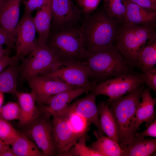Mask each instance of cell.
<instances>
[{
  "instance_id": "cell-9",
  "label": "cell",
  "mask_w": 156,
  "mask_h": 156,
  "mask_svg": "<svg viewBox=\"0 0 156 156\" xmlns=\"http://www.w3.org/2000/svg\"><path fill=\"white\" fill-rule=\"evenodd\" d=\"M69 85L92 91L96 85L88 79L86 68L81 62L70 64L48 73L40 75Z\"/></svg>"
},
{
  "instance_id": "cell-6",
  "label": "cell",
  "mask_w": 156,
  "mask_h": 156,
  "mask_svg": "<svg viewBox=\"0 0 156 156\" xmlns=\"http://www.w3.org/2000/svg\"><path fill=\"white\" fill-rule=\"evenodd\" d=\"M40 112L29 124L23 127L26 135L34 141L44 156H57L54 126L50 114L38 107Z\"/></svg>"
},
{
  "instance_id": "cell-38",
  "label": "cell",
  "mask_w": 156,
  "mask_h": 156,
  "mask_svg": "<svg viewBox=\"0 0 156 156\" xmlns=\"http://www.w3.org/2000/svg\"><path fill=\"white\" fill-rule=\"evenodd\" d=\"M147 10L156 11V3L152 0H127Z\"/></svg>"
},
{
  "instance_id": "cell-39",
  "label": "cell",
  "mask_w": 156,
  "mask_h": 156,
  "mask_svg": "<svg viewBox=\"0 0 156 156\" xmlns=\"http://www.w3.org/2000/svg\"><path fill=\"white\" fill-rule=\"evenodd\" d=\"M11 149L9 146L4 143L3 141L0 138V153Z\"/></svg>"
},
{
  "instance_id": "cell-23",
  "label": "cell",
  "mask_w": 156,
  "mask_h": 156,
  "mask_svg": "<svg viewBox=\"0 0 156 156\" xmlns=\"http://www.w3.org/2000/svg\"><path fill=\"white\" fill-rule=\"evenodd\" d=\"M18 60L9 65L0 73V92L15 95L21 66Z\"/></svg>"
},
{
  "instance_id": "cell-21",
  "label": "cell",
  "mask_w": 156,
  "mask_h": 156,
  "mask_svg": "<svg viewBox=\"0 0 156 156\" xmlns=\"http://www.w3.org/2000/svg\"><path fill=\"white\" fill-rule=\"evenodd\" d=\"M120 146L124 151V156H150L155 152L156 139H141L134 137L129 144Z\"/></svg>"
},
{
  "instance_id": "cell-32",
  "label": "cell",
  "mask_w": 156,
  "mask_h": 156,
  "mask_svg": "<svg viewBox=\"0 0 156 156\" xmlns=\"http://www.w3.org/2000/svg\"><path fill=\"white\" fill-rule=\"evenodd\" d=\"M141 75L143 83L156 92V68L154 67L142 72Z\"/></svg>"
},
{
  "instance_id": "cell-4",
  "label": "cell",
  "mask_w": 156,
  "mask_h": 156,
  "mask_svg": "<svg viewBox=\"0 0 156 156\" xmlns=\"http://www.w3.org/2000/svg\"><path fill=\"white\" fill-rule=\"evenodd\" d=\"M46 45L65 65L80 62L85 51L80 25L50 34Z\"/></svg>"
},
{
  "instance_id": "cell-33",
  "label": "cell",
  "mask_w": 156,
  "mask_h": 156,
  "mask_svg": "<svg viewBox=\"0 0 156 156\" xmlns=\"http://www.w3.org/2000/svg\"><path fill=\"white\" fill-rule=\"evenodd\" d=\"M103 0H76L83 14H89L94 12L101 2Z\"/></svg>"
},
{
  "instance_id": "cell-45",
  "label": "cell",
  "mask_w": 156,
  "mask_h": 156,
  "mask_svg": "<svg viewBox=\"0 0 156 156\" xmlns=\"http://www.w3.org/2000/svg\"><path fill=\"white\" fill-rule=\"evenodd\" d=\"M76 1V0H75Z\"/></svg>"
},
{
  "instance_id": "cell-28",
  "label": "cell",
  "mask_w": 156,
  "mask_h": 156,
  "mask_svg": "<svg viewBox=\"0 0 156 156\" xmlns=\"http://www.w3.org/2000/svg\"><path fill=\"white\" fill-rule=\"evenodd\" d=\"M68 121L72 131L75 133L82 136L86 135L89 126L91 123L83 116L73 113L67 117Z\"/></svg>"
},
{
  "instance_id": "cell-17",
  "label": "cell",
  "mask_w": 156,
  "mask_h": 156,
  "mask_svg": "<svg viewBox=\"0 0 156 156\" xmlns=\"http://www.w3.org/2000/svg\"><path fill=\"white\" fill-rule=\"evenodd\" d=\"M142 101L137 109L135 117V126L138 131L140 125L145 122L147 127L155 119V107L156 98H153L150 92V89H144L142 94Z\"/></svg>"
},
{
  "instance_id": "cell-27",
  "label": "cell",
  "mask_w": 156,
  "mask_h": 156,
  "mask_svg": "<svg viewBox=\"0 0 156 156\" xmlns=\"http://www.w3.org/2000/svg\"><path fill=\"white\" fill-rule=\"evenodd\" d=\"M103 8L110 16L124 23L127 0H103Z\"/></svg>"
},
{
  "instance_id": "cell-37",
  "label": "cell",
  "mask_w": 156,
  "mask_h": 156,
  "mask_svg": "<svg viewBox=\"0 0 156 156\" xmlns=\"http://www.w3.org/2000/svg\"><path fill=\"white\" fill-rule=\"evenodd\" d=\"M16 55L10 57L4 55L0 57V73L11 64L20 60Z\"/></svg>"
},
{
  "instance_id": "cell-19",
  "label": "cell",
  "mask_w": 156,
  "mask_h": 156,
  "mask_svg": "<svg viewBox=\"0 0 156 156\" xmlns=\"http://www.w3.org/2000/svg\"><path fill=\"white\" fill-rule=\"evenodd\" d=\"M86 92L81 88H76L59 93L50 98L44 105L39 107L50 114L56 113L61 111L77 97Z\"/></svg>"
},
{
  "instance_id": "cell-1",
  "label": "cell",
  "mask_w": 156,
  "mask_h": 156,
  "mask_svg": "<svg viewBox=\"0 0 156 156\" xmlns=\"http://www.w3.org/2000/svg\"><path fill=\"white\" fill-rule=\"evenodd\" d=\"M124 23L109 16L103 8L83 14L80 25L85 51H101L114 44Z\"/></svg>"
},
{
  "instance_id": "cell-16",
  "label": "cell",
  "mask_w": 156,
  "mask_h": 156,
  "mask_svg": "<svg viewBox=\"0 0 156 156\" xmlns=\"http://www.w3.org/2000/svg\"><path fill=\"white\" fill-rule=\"evenodd\" d=\"M21 0H4L0 6V26L14 33L19 21Z\"/></svg>"
},
{
  "instance_id": "cell-25",
  "label": "cell",
  "mask_w": 156,
  "mask_h": 156,
  "mask_svg": "<svg viewBox=\"0 0 156 156\" xmlns=\"http://www.w3.org/2000/svg\"><path fill=\"white\" fill-rule=\"evenodd\" d=\"M156 64V38L150 39L141 50L136 60V66L142 73L151 68Z\"/></svg>"
},
{
  "instance_id": "cell-13",
  "label": "cell",
  "mask_w": 156,
  "mask_h": 156,
  "mask_svg": "<svg viewBox=\"0 0 156 156\" xmlns=\"http://www.w3.org/2000/svg\"><path fill=\"white\" fill-rule=\"evenodd\" d=\"M27 80L38 107L44 105L50 98L59 93L77 88L40 75L31 77Z\"/></svg>"
},
{
  "instance_id": "cell-30",
  "label": "cell",
  "mask_w": 156,
  "mask_h": 156,
  "mask_svg": "<svg viewBox=\"0 0 156 156\" xmlns=\"http://www.w3.org/2000/svg\"><path fill=\"white\" fill-rule=\"evenodd\" d=\"M86 136L80 137L70 150L69 156H101L97 152L86 146Z\"/></svg>"
},
{
  "instance_id": "cell-29",
  "label": "cell",
  "mask_w": 156,
  "mask_h": 156,
  "mask_svg": "<svg viewBox=\"0 0 156 156\" xmlns=\"http://www.w3.org/2000/svg\"><path fill=\"white\" fill-rule=\"evenodd\" d=\"M21 133L8 121L0 118V138L5 144L10 145Z\"/></svg>"
},
{
  "instance_id": "cell-11",
  "label": "cell",
  "mask_w": 156,
  "mask_h": 156,
  "mask_svg": "<svg viewBox=\"0 0 156 156\" xmlns=\"http://www.w3.org/2000/svg\"><path fill=\"white\" fill-rule=\"evenodd\" d=\"M97 96L93 92L85 96L77 99L61 111L56 113H51L58 116L67 117L70 114L76 113L86 118L97 128L94 132L96 137L104 135L100 124L99 111L96 103Z\"/></svg>"
},
{
  "instance_id": "cell-34",
  "label": "cell",
  "mask_w": 156,
  "mask_h": 156,
  "mask_svg": "<svg viewBox=\"0 0 156 156\" xmlns=\"http://www.w3.org/2000/svg\"><path fill=\"white\" fill-rule=\"evenodd\" d=\"M15 34L9 32L0 26V45H5L10 49L15 48Z\"/></svg>"
},
{
  "instance_id": "cell-26",
  "label": "cell",
  "mask_w": 156,
  "mask_h": 156,
  "mask_svg": "<svg viewBox=\"0 0 156 156\" xmlns=\"http://www.w3.org/2000/svg\"><path fill=\"white\" fill-rule=\"evenodd\" d=\"M10 145L16 156H44L34 142L21 133Z\"/></svg>"
},
{
  "instance_id": "cell-22",
  "label": "cell",
  "mask_w": 156,
  "mask_h": 156,
  "mask_svg": "<svg viewBox=\"0 0 156 156\" xmlns=\"http://www.w3.org/2000/svg\"><path fill=\"white\" fill-rule=\"evenodd\" d=\"M102 129L107 137L118 143L117 126L112 111L106 102L101 101L97 106Z\"/></svg>"
},
{
  "instance_id": "cell-5",
  "label": "cell",
  "mask_w": 156,
  "mask_h": 156,
  "mask_svg": "<svg viewBox=\"0 0 156 156\" xmlns=\"http://www.w3.org/2000/svg\"><path fill=\"white\" fill-rule=\"evenodd\" d=\"M156 26L124 23L114 43L131 66H136L138 55L150 39L156 38Z\"/></svg>"
},
{
  "instance_id": "cell-15",
  "label": "cell",
  "mask_w": 156,
  "mask_h": 156,
  "mask_svg": "<svg viewBox=\"0 0 156 156\" xmlns=\"http://www.w3.org/2000/svg\"><path fill=\"white\" fill-rule=\"evenodd\" d=\"M124 23L145 26H156V11L144 8L127 0Z\"/></svg>"
},
{
  "instance_id": "cell-31",
  "label": "cell",
  "mask_w": 156,
  "mask_h": 156,
  "mask_svg": "<svg viewBox=\"0 0 156 156\" xmlns=\"http://www.w3.org/2000/svg\"><path fill=\"white\" fill-rule=\"evenodd\" d=\"M21 115L20 106L16 103L9 102L0 108V118L7 121L19 120Z\"/></svg>"
},
{
  "instance_id": "cell-35",
  "label": "cell",
  "mask_w": 156,
  "mask_h": 156,
  "mask_svg": "<svg viewBox=\"0 0 156 156\" xmlns=\"http://www.w3.org/2000/svg\"><path fill=\"white\" fill-rule=\"evenodd\" d=\"M50 0H23L25 11L31 13L34 10L39 9Z\"/></svg>"
},
{
  "instance_id": "cell-18",
  "label": "cell",
  "mask_w": 156,
  "mask_h": 156,
  "mask_svg": "<svg viewBox=\"0 0 156 156\" xmlns=\"http://www.w3.org/2000/svg\"><path fill=\"white\" fill-rule=\"evenodd\" d=\"M39 9L33 20L38 34V46H44L47 45L51 33L52 16L50 0Z\"/></svg>"
},
{
  "instance_id": "cell-12",
  "label": "cell",
  "mask_w": 156,
  "mask_h": 156,
  "mask_svg": "<svg viewBox=\"0 0 156 156\" xmlns=\"http://www.w3.org/2000/svg\"><path fill=\"white\" fill-rule=\"evenodd\" d=\"M36 31L31 13L25 11L15 30V55L22 59L38 47Z\"/></svg>"
},
{
  "instance_id": "cell-8",
  "label": "cell",
  "mask_w": 156,
  "mask_h": 156,
  "mask_svg": "<svg viewBox=\"0 0 156 156\" xmlns=\"http://www.w3.org/2000/svg\"><path fill=\"white\" fill-rule=\"evenodd\" d=\"M143 83L140 74L129 73L118 75L98 83L92 91L114 100L133 91Z\"/></svg>"
},
{
  "instance_id": "cell-7",
  "label": "cell",
  "mask_w": 156,
  "mask_h": 156,
  "mask_svg": "<svg viewBox=\"0 0 156 156\" xmlns=\"http://www.w3.org/2000/svg\"><path fill=\"white\" fill-rule=\"evenodd\" d=\"M23 59L21 65V78L31 77L49 73L64 66L53 51L47 45L39 46Z\"/></svg>"
},
{
  "instance_id": "cell-42",
  "label": "cell",
  "mask_w": 156,
  "mask_h": 156,
  "mask_svg": "<svg viewBox=\"0 0 156 156\" xmlns=\"http://www.w3.org/2000/svg\"><path fill=\"white\" fill-rule=\"evenodd\" d=\"M4 100L3 93L0 92V108L1 107Z\"/></svg>"
},
{
  "instance_id": "cell-44",
  "label": "cell",
  "mask_w": 156,
  "mask_h": 156,
  "mask_svg": "<svg viewBox=\"0 0 156 156\" xmlns=\"http://www.w3.org/2000/svg\"><path fill=\"white\" fill-rule=\"evenodd\" d=\"M154 2L156 3V0H152Z\"/></svg>"
},
{
  "instance_id": "cell-36",
  "label": "cell",
  "mask_w": 156,
  "mask_h": 156,
  "mask_svg": "<svg viewBox=\"0 0 156 156\" xmlns=\"http://www.w3.org/2000/svg\"><path fill=\"white\" fill-rule=\"evenodd\" d=\"M156 137V118H155L153 122L144 131L141 133L136 132L134 137L140 139H144L145 136Z\"/></svg>"
},
{
  "instance_id": "cell-43",
  "label": "cell",
  "mask_w": 156,
  "mask_h": 156,
  "mask_svg": "<svg viewBox=\"0 0 156 156\" xmlns=\"http://www.w3.org/2000/svg\"><path fill=\"white\" fill-rule=\"evenodd\" d=\"M4 0H0V6Z\"/></svg>"
},
{
  "instance_id": "cell-24",
  "label": "cell",
  "mask_w": 156,
  "mask_h": 156,
  "mask_svg": "<svg viewBox=\"0 0 156 156\" xmlns=\"http://www.w3.org/2000/svg\"><path fill=\"white\" fill-rule=\"evenodd\" d=\"M96 137L97 140L89 147L101 156H124V151L118 143L104 135Z\"/></svg>"
},
{
  "instance_id": "cell-41",
  "label": "cell",
  "mask_w": 156,
  "mask_h": 156,
  "mask_svg": "<svg viewBox=\"0 0 156 156\" xmlns=\"http://www.w3.org/2000/svg\"><path fill=\"white\" fill-rule=\"evenodd\" d=\"M10 50L7 48L3 49L2 45H0V57L4 55H8Z\"/></svg>"
},
{
  "instance_id": "cell-14",
  "label": "cell",
  "mask_w": 156,
  "mask_h": 156,
  "mask_svg": "<svg viewBox=\"0 0 156 156\" xmlns=\"http://www.w3.org/2000/svg\"><path fill=\"white\" fill-rule=\"evenodd\" d=\"M57 156H69L70 149L82 136L71 130L66 118L52 114Z\"/></svg>"
},
{
  "instance_id": "cell-20",
  "label": "cell",
  "mask_w": 156,
  "mask_h": 156,
  "mask_svg": "<svg viewBox=\"0 0 156 156\" xmlns=\"http://www.w3.org/2000/svg\"><path fill=\"white\" fill-rule=\"evenodd\" d=\"M15 96L17 98L21 112L18 123L23 128L33 120L38 114L40 109L36 105V99L31 92L27 93L17 91Z\"/></svg>"
},
{
  "instance_id": "cell-3",
  "label": "cell",
  "mask_w": 156,
  "mask_h": 156,
  "mask_svg": "<svg viewBox=\"0 0 156 156\" xmlns=\"http://www.w3.org/2000/svg\"><path fill=\"white\" fill-rule=\"evenodd\" d=\"M144 89L142 84L125 96L106 100L114 116L120 146L130 143L137 132L135 126L136 113Z\"/></svg>"
},
{
  "instance_id": "cell-2",
  "label": "cell",
  "mask_w": 156,
  "mask_h": 156,
  "mask_svg": "<svg viewBox=\"0 0 156 156\" xmlns=\"http://www.w3.org/2000/svg\"><path fill=\"white\" fill-rule=\"evenodd\" d=\"M80 62L86 68L89 80L96 84L98 81L131 73L130 66L114 44L101 51H85Z\"/></svg>"
},
{
  "instance_id": "cell-10",
  "label": "cell",
  "mask_w": 156,
  "mask_h": 156,
  "mask_svg": "<svg viewBox=\"0 0 156 156\" xmlns=\"http://www.w3.org/2000/svg\"><path fill=\"white\" fill-rule=\"evenodd\" d=\"M50 4L53 32L80 25L83 13L72 0H50Z\"/></svg>"
},
{
  "instance_id": "cell-40",
  "label": "cell",
  "mask_w": 156,
  "mask_h": 156,
  "mask_svg": "<svg viewBox=\"0 0 156 156\" xmlns=\"http://www.w3.org/2000/svg\"><path fill=\"white\" fill-rule=\"evenodd\" d=\"M0 156H16L11 148L0 153Z\"/></svg>"
}]
</instances>
